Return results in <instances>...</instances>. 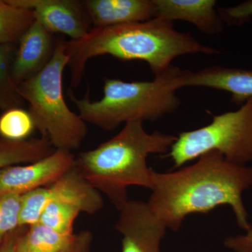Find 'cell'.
<instances>
[{
	"mask_svg": "<svg viewBox=\"0 0 252 252\" xmlns=\"http://www.w3.org/2000/svg\"><path fill=\"white\" fill-rule=\"evenodd\" d=\"M75 234L59 233L38 223L16 240L17 252H61L73 241Z\"/></svg>",
	"mask_w": 252,
	"mask_h": 252,
	"instance_id": "obj_16",
	"label": "cell"
},
{
	"mask_svg": "<svg viewBox=\"0 0 252 252\" xmlns=\"http://www.w3.org/2000/svg\"><path fill=\"white\" fill-rule=\"evenodd\" d=\"M65 44L72 89L80 86L86 64L97 56L143 61L155 77L171 67L172 61L180 56L220 54L218 50L197 40L190 32L176 30L171 21L158 18L145 22L92 29L83 39L66 41Z\"/></svg>",
	"mask_w": 252,
	"mask_h": 252,
	"instance_id": "obj_2",
	"label": "cell"
},
{
	"mask_svg": "<svg viewBox=\"0 0 252 252\" xmlns=\"http://www.w3.org/2000/svg\"><path fill=\"white\" fill-rule=\"evenodd\" d=\"M35 129L31 113L21 107L7 109L0 117V135L5 140H28Z\"/></svg>",
	"mask_w": 252,
	"mask_h": 252,
	"instance_id": "obj_19",
	"label": "cell"
},
{
	"mask_svg": "<svg viewBox=\"0 0 252 252\" xmlns=\"http://www.w3.org/2000/svg\"><path fill=\"white\" fill-rule=\"evenodd\" d=\"M92 29L145 22L156 18L154 0H85Z\"/></svg>",
	"mask_w": 252,
	"mask_h": 252,
	"instance_id": "obj_13",
	"label": "cell"
},
{
	"mask_svg": "<svg viewBox=\"0 0 252 252\" xmlns=\"http://www.w3.org/2000/svg\"><path fill=\"white\" fill-rule=\"evenodd\" d=\"M72 152L55 149L44 158L27 165H13L0 170V193L22 195L49 187L75 166Z\"/></svg>",
	"mask_w": 252,
	"mask_h": 252,
	"instance_id": "obj_7",
	"label": "cell"
},
{
	"mask_svg": "<svg viewBox=\"0 0 252 252\" xmlns=\"http://www.w3.org/2000/svg\"><path fill=\"white\" fill-rule=\"evenodd\" d=\"M93 235L89 230H84L74 235L70 245L61 252H89L92 243Z\"/></svg>",
	"mask_w": 252,
	"mask_h": 252,
	"instance_id": "obj_25",
	"label": "cell"
},
{
	"mask_svg": "<svg viewBox=\"0 0 252 252\" xmlns=\"http://www.w3.org/2000/svg\"><path fill=\"white\" fill-rule=\"evenodd\" d=\"M156 18L165 21L191 23L200 32L216 35L224 30V23L216 8L215 0H154Z\"/></svg>",
	"mask_w": 252,
	"mask_h": 252,
	"instance_id": "obj_12",
	"label": "cell"
},
{
	"mask_svg": "<svg viewBox=\"0 0 252 252\" xmlns=\"http://www.w3.org/2000/svg\"><path fill=\"white\" fill-rule=\"evenodd\" d=\"M66 40L58 38L49 64L39 74L18 86L20 95L29 103V112L41 137L55 149L72 152L81 147L88 134L86 123L68 107L63 94V73L69 56Z\"/></svg>",
	"mask_w": 252,
	"mask_h": 252,
	"instance_id": "obj_5",
	"label": "cell"
},
{
	"mask_svg": "<svg viewBox=\"0 0 252 252\" xmlns=\"http://www.w3.org/2000/svg\"><path fill=\"white\" fill-rule=\"evenodd\" d=\"M143 124L127 123L117 135L76 158L79 173L119 210L128 200L129 187L150 189L153 169L147 165L149 156L167 153L177 140L159 131L149 133Z\"/></svg>",
	"mask_w": 252,
	"mask_h": 252,
	"instance_id": "obj_3",
	"label": "cell"
},
{
	"mask_svg": "<svg viewBox=\"0 0 252 252\" xmlns=\"http://www.w3.org/2000/svg\"><path fill=\"white\" fill-rule=\"evenodd\" d=\"M212 151L238 165L252 162V98L237 110L213 116L207 126L181 132L167 157L176 168Z\"/></svg>",
	"mask_w": 252,
	"mask_h": 252,
	"instance_id": "obj_6",
	"label": "cell"
},
{
	"mask_svg": "<svg viewBox=\"0 0 252 252\" xmlns=\"http://www.w3.org/2000/svg\"><path fill=\"white\" fill-rule=\"evenodd\" d=\"M12 44H0V108L21 107L23 99L12 77L14 49Z\"/></svg>",
	"mask_w": 252,
	"mask_h": 252,
	"instance_id": "obj_18",
	"label": "cell"
},
{
	"mask_svg": "<svg viewBox=\"0 0 252 252\" xmlns=\"http://www.w3.org/2000/svg\"><path fill=\"white\" fill-rule=\"evenodd\" d=\"M81 212L67 204L51 202L41 214L39 223L64 234H74L76 219Z\"/></svg>",
	"mask_w": 252,
	"mask_h": 252,
	"instance_id": "obj_20",
	"label": "cell"
},
{
	"mask_svg": "<svg viewBox=\"0 0 252 252\" xmlns=\"http://www.w3.org/2000/svg\"><path fill=\"white\" fill-rule=\"evenodd\" d=\"M49 203L47 187L34 189L22 194L20 211V227H30L39 223L41 214Z\"/></svg>",
	"mask_w": 252,
	"mask_h": 252,
	"instance_id": "obj_21",
	"label": "cell"
},
{
	"mask_svg": "<svg viewBox=\"0 0 252 252\" xmlns=\"http://www.w3.org/2000/svg\"><path fill=\"white\" fill-rule=\"evenodd\" d=\"M184 69L172 65L152 81L104 80L103 96L92 101L89 93L78 99L69 92V98L86 123L102 129L115 130L121 124L141 121L157 122L176 112L181 105L177 91Z\"/></svg>",
	"mask_w": 252,
	"mask_h": 252,
	"instance_id": "obj_4",
	"label": "cell"
},
{
	"mask_svg": "<svg viewBox=\"0 0 252 252\" xmlns=\"http://www.w3.org/2000/svg\"><path fill=\"white\" fill-rule=\"evenodd\" d=\"M35 20L32 10L0 0V44H18Z\"/></svg>",
	"mask_w": 252,
	"mask_h": 252,
	"instance_id": "obj_17",
	"label": "cell"
},
{
	"mask_svg": "<svg viewBox=\"0 0 252 252\" xmlns=\"http://www.w3.org/2000/svg\"><path fill=\"white\" fill-rule=\"evenodd\" d=\"M115 229L122 235V252H160L167 227L147 203L127 200L119 210Z\"/></svg>",
	"mask_w": 252,
	"mask_h": 252,
	"instance_id": "obj_8",
	"label": "cell"
},
{
	"mask_svg": "<svg viewBox=\"0 0 252 252\" xmlns=\"http://www.w3.org/2000/svg\"><path fill=\"white\" fill-rule=\"evenodd\" d=\"M33 11L36 21L53 34H63L71 40L88 35L92 24L84 1L78 0H10Z\"/></svg>",
	"mask_w": 252,
	"mask_h": 252,
	"instance_id": "obj_9",
	"label": "cell"
},
{
	"mask_svg": "<svg viewBox=\"0 0 252 252\" xmlns=\"http://www.w3.org/2000/svg\"><path fill=\"white\" fill-rule=\"evenodd\" d=\"M55 149L44 137L22 141L0 139V170L23 162H33L52 154Z\"/></svg>",
	"mask_w": 252,
	"mask_h": 252,
	"instance_id": "obj_15",
	"label": "cell"
},
{
	"mask_svg": "<svg viewBox=\"0 0 252 252\" xmlns=\"http://www.w3.org/2000/svg\"><path fill=\"white\" fill-rule=\"evenodd\" d=\"M217 10L224 24L241 26L252 17V0L243 1L234 6L220 7Z\"/></svg>",
	"mask_w": 252,
	"mask_h": 252,
	"instance_id": "obj_23",
	"label": "cell"
},
{
	"mask_svg": "<svg viewBox=\"0 0 252 252\" xmlns=\"http://www.w3.org/2000/svg\"><path fill=\"white\" fill-rule=\"evenodd\" d=\"M180 89L186 87L207 88L228 93L230 101L240 106L252 98V69L210 66L196 71L184 69Z\"/></svg>",
	"mask_w": 252,
	"mask_h": 252,
	"instance_id": "obj_11",
	"label": "cell"
},
{
	"mask_svg": "<svg viewBox=\"0 0 252 252\" xmlns=\"http://www.w3.org/2000/svg\"><path fill=\"white\" fill-rule=\"evenodd\" d=\"M21 195L0 193V246L20 227Z\"/></svg>",
	"mask_w": 252,
	"mask_h": 252,
	"instance_id": "obj_22",
	"label": "cell"
},
{
	"mask_svg": "<svg viewBox=\"0 0 252 252\" xmlns=\"http://www.w3.org/2000/svg\"><path fill=\"white\" fill-rule=\"evenodd\" d=\"M57 39L37 21L23 34L15 52L12 77L18 86L44 69L54 56Z\"/></svg>",
	"mask_w": 252,
	"mask_h": 252,
	"instance_id": "obj_10",
	"label": "cell"
},
{
	"mask_svg": "<svg viewBox=\"0 0 252 252\" xmlns=\"http://www.w3.org/2000/svg\"><path fill=\"white\" fill-rule=\"evenodd\" d=\"M18 236L11 233L4 243L0 246V252H17L16 251V240Z\"/></svg>",
	"mask_w": 252,
	"mask_h": 252,
	"instance_id": "obj_26",
	"label": "cell"
},
{
	"mask_svg": "<svg viewBox=\"0 0 252 252\" xmlns=\"http://www.w3.org/2000/svg\"><path fill=\"white\" fill-rule=\"evenodd\" d=\"M195 163L178 171H152L147 202L155 216L172 230L180 229L186 217L207 214L217 207L232 208L240 228L252 223L243 194L252 187V166L228 161L220 152H207Z\"/></svg>",
	"mask_w": 252,
	"mask_h": 252,
	"instance_id": "obj_1",
	"label": "cell"
},
{
	"mask_svg": "<svg viewBox=\"0 0 252 252\" xmlns=\"http://www.w3.org/2000/svg\"><path fill=\"white\" fill-rule=\"evenodd\" d=\"M47 188L49 203L67 204L90 215L100 211L104 206L102 194L79 173L76 166Z\"/></svg>",
	"mask_w": 252,
	"mask_h": 252,
	"instance_id": "obj_14",
	"label": "cell"
},
{
	"mask_svg": "<svg viewBox=\"0 0 252 252\" xmlns=\"http://www.w3.org/2000/svg\"><path fill=\"white\" fill-rule=\"evenodd\" d=\"M224 245L235 252H252V224L245 234L225 239Z\"/></svg>",
	"mask_w": 252,
	"mask_h": 252,
	"instance_id": "obj_24",
	"label": "cell"
}]
</instances>
